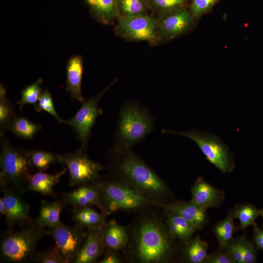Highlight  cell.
Here are the masks:
<instances>
[{
    "label": "cell",
    "instance_id": "603a6c76",
    "mask_svg": "<svg viewBox=\"0 0 263 263\" xmlns=\"http://www.w3.org/2000/svg\"><path fill=\"white\" fill-rule=\"evenodd\" d=\"M65 206L61 200L42 202L35 220L36 224L41 228L49 229L56 226L61 222L60 214Z\"/></svg>",
    "mask_w": 263,
    "mask_h": 263
},
{
    "label": "cell",
    "instance_id": "8992f818",
    "mask_svg": "<svg viewBox=\"0 0 263 263\" xmlns=\"http://www.w3.org/2000/svg\"><path fill=\"white\" fill-rule=\"evenodd\" d=\"M154 127L153 120L146 108L135 103L125 104L119 113L115 145L132 150L136 144L150 132Z\"/></svg>",
    "mask_w": 263,
    "mask_h": 263
},
{
    "label": "cell",
    "instance_id": "74e56055",
    "mask_svg": "<svg viewBox=\"0 0 263 263\" xmlns=\"http://www.w3.org/2000/svg\"><path fill=\"white\" fill-rule=\"evenodd\" d=\"M226 250L234 263H243V255L240 236L233 238Z\"/></svg>",
    "mask_w": 263,
    "mask_h": 263
},
{
    "label": "cell",
    "instance_id": "f546056e",
    "mask_svg": "<svg viewBox=\"0 0 263 263\" xmlns=\"http://www.w3.org/2000/svg\"><path fill=\"white\" fill-rule=\"evenodd\" d=\"M116 0L119 16L148 14L150 10L149 0Z\"/></svg>",
    "mask_w": 263,
    "mask_h": 263
},
{
    "label": "cell",
    "instance_id": "ab89813d",
    "mask_svg": "<svg viewBox=\"0 0 263 263\" xmlns=\"http://www.w3.org/2000/svg\"><path fill=\"white\" fill-rule=\"evenodd\" d=\"M123 258L119 250L109 249L106 250L103 258L99 260L98 263H123Z\"/></svg>",
    "mask_w": 263,
    "mask_h": 263
},
{
    "label": "cell",
    "instance_id": "277c9868",
    "mask_svg": "<svg viewBox=\"0 0 263 263\" xmlns=\"http://www.w3.org/2000/svg\"><path fill=\"white\" fill-rule=\"evenodd\" d=\"M20 229H8L0 240V262L11 263L35 262L38 252L37 245L48 230L39 227L35 221L19 226Z\"/></svg>",
    "mask_w": 263,
    "mask_h": 263
},
{
    "label": "cell",
    "instance_id": "484cf974",
    "mask_svg": "<svg viewBox=\"0 0 263 263\" xmlns=\"http://www.w3.org/2000/svg\"><path fill=\"white\" fill-rule=\"evenodd\" d=\"M234 219L233 209L229 210L227 216L214 225L213 232L220 248L226 249L227 244L233 238L234 231L237 229Z\"/></svg>",
    "mask_w": 263,
    "mask_h": 263
},
{
    "label": "cell",
    "instance_id": "8fae6325",
    "mask_svg": "<svg viewBox=\"0 0 263 263\" xmlns=\"http://www.w3.org/2000/svg\"><path fill=\"white\" fill-rule=\"evenodd\" d=\"M88 233L86 228L80 225L68 226L61 222L48 230V236L54 239L64 263H73L86 240Z\"/></svg>",
    "mask_w": 263,
    "mask_h": 263
},
{
    "label": "cell",
    "instance_id": "3957f363",
    "mask_svg": "<svg viewBox=\"0 0 263 263\" xmlns=\"http://www.w3.org/2000/svg\"><path fill=\"white\" fill-rule=\"evenodd\" d=\"M94 183L102 192L108 215L117 210L140 213L151 208L160 207L110 173L107 175H100Z\"/></svg>",
    "mask_w": 263,
    "mask_h": 263
},
{
    "label": "cell",
    "instance_id": "d6a6232c",
    "mask_svg": "<svg viewBox=\"0 0 263 263\" xmlns=\"http://www.w3.org/2000/svg\"><path fill=\"white\" fill-rule=\"evenodd\" d=\"M187 0H149L150 10L156 17L174 10L184 7Z\"/></svg>",
    "mask_w": 263,
    "mask_h": 263
},
{
    "label": "cell",
    "instance_id": "f1b7e54d",
    "mask_svg": "<svg viewBox=\"0 0 263 263\" xmlns=\"http://www.w3.org/2000/svg\"><path fill=\"white\" fill-rule=\"evenodd\" d=\"M235 218L239 220L240 225L237 229L244 231L250 225L256 224V219L258 217V209L250 203L238 204L233 208Z\"/></svg>",
    "mask_w": 263,
    "mask_h": 263
},
{
    "label": "cell",
    "instance_id": "4fadbf2b",
    "mask_svg": "<svg viewBox=\"0 0 263 263\" xmlns=\"http://www.w3.org/2000/svg\"><path fill=\"white\" fill-rule=\"evenodd\" d=\"M61 200L65 205H69L73 207L95 206L108 215L102 192L94 182L79 185L73 190L62 193Z\"/></svg>",
    "mask_w": 263,
    "mask_h": 263
},
{
    "label": "cell",
    "instance_id": "44dd1931",
    "mask_svg": "<svg viewBox=\"0 0 263 263\" xmlns=\"http://www.w3.org/2000/svg\"><path fill=\"white\" fill-rule=\"evenodd\" d=\"M102 234L106 251L109 249L123 250L128 243L127 227L119 225L114 220L105 223Z\"/></svg>",
    "mask_w": 263,
    "mask_h": 263
},
{
    "label": "cell",
    "instance_id": "5b68a950",
    "mask_svg": "<svg viewBox=\"0 0 263 263\" xmlns=\"http://www.w3.org/2000/svg\"><path fill=\"white\" fill-rule=\"evenodd\" d=\"M0 187L22 195L26 191L27 176L33 169L30 151L12 146L6 137L0 138Z\"/></svg>",
    "mask_w": 263,
    "mask_h": 263
},
{
    "label": "cell",
    "instance_id": "2e32d148",
    "mask_svg": "<svg viewBox=\"0 0 263 263\" xmlns=\"http://www.w3.org/2000/svg\"><path fill=\"white\" fill-rule=\"evenodd\" d=\"M161 207L165 212L181 215L198 230L202 229L207 222L206 209L191 201L171 202L162 205Z\"/></svg>",
    "mask_w": 263,
    "mask_h": 263
},
{
    "label": "cell",
    "instance_id": "30bf717a",
    "mask_svg": "<svg viewBox=\"0 0 263 263\" xmlns=\"http://www.w3.org/2000/svg\"><path fill=\"white\" fill-rule=\"evenodd\" d=\"M156 22L149 14L119 16L114 28L116 35L130 41H146L155 44Z\"/></svg>",
    "mask_w": 263,
    "mask_h": 263
},
{
    "label": "cell",
    "instance_id": "6da1fadb",
    "mask_svg": "<svg viewBox=\"0 0 263 263\" xmlns=\"http://www.w3.org/2000/svg\"><path fill=\"white\" fill-rule=\"evenodd\" d=\"M155 207L140 212L126 227L128 241L122 250L126 262L168 263L173 260L176 241Z\"/></svg>",
    "mask_w": 263,
    "mask_h": 263
},
{
    "label": "cell",
    "instance_id": "1f68e13d",
    "mask_svg": "<svg viewBox=\"0 0 263 263\" xmlns=\"http://www.w3.org/2000/svg\"><path fill=\"white\" fill-rule=\"evenodd\" d=\"M43 79L38 78L33 83L26 86L21 91L20 99L16 103L21 111L26 104L35 105L38 102L42 92L41 86Z\"/></svg>",
    "mask_w": 263,
    "mask_h": 263
},
{
    "label": "cell",
    "instance_id": "836d02e7",
    "mask_svg": "<svg viewBox=\"0 0 263 263\" xmlns=\"http://www.w3.org/2000/svg\"><path fill=\"white\" fill-rule=\"evenodd\" d=\"M34 107L37 112L44 111L53 116L58 122L64 123V119L58 115L55 109L52 97L47 89L42 91L38 101L34 105Z\"/></svg>",
    "mask_w": 263,
    "mask_h": 263
},
{
    "label": "cell",
    "instance_id": "d6986e66",
    "mask_svg": "<svg viewBox=\"0 0 263 263\" xmlns=\"http://www.w3.org/2000/svg\"><path fill=\"white\" fill-rule=\"evenodd\" d=\"M67 169L65 167L55 174H49L39 171L30 173L27 176L26 190L38 192L43 195L54 196V187L60 181L61 177L65 174Z\"/></svg>",
    "mask_w": 263,
    "mask_h": 263
},
{
    "label": "cell",
    "instance_id": "7402d4cb",
    "mask_svg": "<svg viewBox=\"0 0 263 263\" xmlns=\"http://www.w3.org/2000/svg\"><path fill=\"white\" fill-rule=\"evenodd\" d=\"M85 0L92 16L103 24H111L119 16L116 0Z\"/></svg>",
    "mask_w": 263,
    "mask_h": 263
},
{
    "label": "cell",
    "instance_id": "d4e9b609",
    "mask_svg": "<svg viewBox=\"0 0 263 263\" xmlns=\"http://www.w3.org/2000/svg\"><path fill=\"white\" fill-rule=\"evenodd\" d=\"M183 261L189 263H205L208 255V244L197 235L184 244Z\"/></svg>",
    "mask_w": 263,
    "mask_h": 263
},
{
    "label": "cell",
    "instance_id": "ba28073f",
    "mask_svg": "<svg viewBox=\"0 0 263 263\" xmlns=\"http://www.w3.org/2000/svg\"><path fill=\"white\" fill-rule=\"evenodd\" d=\"M58 163L68 169L70 187L94 182L99 177V171L106 169L90 159L81 147L72 152L58 154Z\"/></svg>",
    "mask_w": 263,
    "mask_h": 263
},
{
    "label": "cell",
    "instance_id": "9a60e30c",
    "mask_svg": "<svg viewBox=\"0 0 263 263\" xmlns=\"http://www.w3.org/2000/svg\"><path fill=\"white\" fill-rule=\"evenodd\" d=\"M193 203L207 210L218 207L225 200L224 192L199 177L191 188Z\"/></svg>",
    "mask_w": 263,
    "mask_h": 263
},
{
    "label": "cell",
    "instance_id": "52a82bcc",
    "mask_svg": "<svg viewBox=\"0 0 263 263\" xmlns=\"http://www.w3.org/2000/svg\"><path fill=\"white\" fill-rule=\"evenodd\" d=\"M162 132L180 134L192 140L206 159L224 173L231 172L235 167L234 154L218 135L195 129L188 132L163 130Z\"/></svg>",
    "mask_w": 263,
    "mask_h": 263
},
{
    "label": "cell",
    "instance_id": "83f0119b",
    "mask_svg": "<svg viewBox=\"0 0 263 263\" xmlns=\"http://www.w3.org/2000/svg\"><path fill=\"white\" fill-rule=\"evenodd\" d=\"M17 115L14 106L6 98V91L2 84L0 86V135L3 136L9 130L10 125Z\"/></svg>",
    "mask_w": 263,
    "mask_h": 263
},
{
    "label": "cell",
    "instance_id": "8d00e7d4",
    "mask_svg": "<svg viewBox=\"0 0 263 263\" xmlns=\"http://www.w3.org/2000/svg\"><path fill=\"white\" fill-rule=\"evenodd\" d=\"M218 0H192L189 12L194 18H198L208 11Z\"/></svg>",
    "mask_w": 263,
    "mask_h": 263
},
{
    "label": "cell",
    "instance_id": "9c48e42d",
    "mask_svg": "<svg viewBox=\"0 0 263 263\" xmlns=\"http://www.w3.org/2000/svg\"><path fill=\"white\" fill-rule=\"evenodd\" d=\"M116 82V80L107 86L96 96L91 97L81 102L78 111L70 119L64 123L69 126L80 143L81 148L85 150L88 147L91 131L97 117L102 111L98 104L105 93Z\"/></svg>",
    "mask_w": 263,
    "mask_h": 263
},
{
    "label": "cell",
    "instance_id": "7a4b0ae2",
    "mask_svg": "<svg viewBox=\"0 0 263 263\" xmlns=\"http://www.w3.org/2000/svg\"><path fill=\"white\" fill-rule=\"evenodd\" d=\"M107 169L160 207L169 203L166 184L132 150L115 145L108 155Z\"/></svg>",
    "mask_w": 263,
    "mask_h": 263
},
{
    "label": "cell",
    "instance_id": "e0dca14e",
    "mask_svg": "<svg viewBox=\"0 0 263 263\" xmlns=\"http://www.w3.org/2000/svg\"><path fill=\"white\" fill-rule=\"evenodd\" d=\"M102 228L103 226L88 230L86 240L73 263L98 262L99 259L106 251L103 239Z\"/></svg>",
    "mask_w": 263,
    "mask_h": 263
},
{
    "label": "cell",
    "instance_id": "d590c367",
    "mask_svg": "<svg viewBox=\"0 0 263 263\" xmlns=\"http://www.w3.org/2000/svg\"><path fill=\"white\" fill-rule=\"evenodd\" d=\"M243 255V263L256 262L257 252L253 243L245 235L240 236Z\"/></svg>",
    "mask_w": 263,
    "mask_h": 263
},
{
    "label": "cell",
    "instance_id": "ffe728a7",
    "mask_svg": "<svg viewBox=\"0 0 263 263\" xmlns=\"http://www.w3.org/2000/svg\"><path fill=\"white\" fill-rule=\"evenodd\" d=\"M164 213L168 231L176 241L184 244L198 230L196 227L181 215L172 212L164 211Z\"/></svg>",
    "mask_w": 263,
    "mask_h": 263
},
{
    "label": "cell",
    "instance_id": "ac0fdd59",
    "mask_svg": "<svg viewBox=\"0 0 263 263\" xmlns=\"http://www.w3.org/2000/svg\"><path fill=\"white\" fill-rule=\"evenodd\" d=\"M83 73V60L80 55L71 57L66 65V91L74 100L83 102L81 82Z\"/></svg>",
    "mask_w": 263,
    "mask_h": 263
},
{
    "label": "cell",
    "instance_id": "f35d334b",
    "mask_svg": "<svg viewBox=\"0 0 263 263\" xmlns=\"http://www.w3.org/2000/svg\"><path fill=\"white\" fill-rule=\"evenodd\" d=\"M205 263H234L227 251L219 247L213 253L207 255Z\"/></svg>",
    "mask_w": 263,
    "mask_h": 263
},
{
    "label": "cell",
    "instance_id": "7c38bea8",
    "mask_svg": "<svg viewBox=\"0 0 263 263\" xmlns=\"http://www.w3.org/2000/svg\"><path fill=\"white\" fill-rule=\"evenodd\" d=\"M156 22L155 44L172 39L188 32L194 18L185 7L155 17Z\"/></svg>",
    "mask_w": 263,
    "mask_h": 263
},
{
    "label": "cell",
    "instance_id": "4316f807",
    "mask_svg": "<svg viewBox=\"0 0 263 263\" xmlns=\"http://www.w3.org/2000/svg\"><path fill=\"white\" fill-rule=\"evenodd\" d=\"M41 128L40 123L33 122L26 117L19 115L13 119L9 131L18 137L29 140L33 138Z\"/></svg>",
    "mask_w": 263,
    "mask_h": 263
},
{
    "label": "cell",
    "instance_id": "4dcf8cb0",
    "mask_svg": "<svg viewBox=\"0 0 263 263\" xmlns=\"http://www.w3.org/2000/svg\"><path fill=\"white\" fill-rule=\"evenodd\" d=\"M31 165L38 171L47 170L50 165L58 163V154L40 150L30 151Z\"/></svg>",
    "mask_w": 263,
    "mask_h": 263
},
{
    "label": "cell",
    "instance_id": "60d3db41",
    "mask_svg": "<svg viewBox=\"0 0 263 263\" xmlns=\"http://www.w3.org/2000/svg\"><path fill=\"white\" fill-rule=\"evenodd\" d=\"M253 242L257 250H263V229L256 224L253 226Z\"/></svg>",
    "mask_w": 263,
    "mask_h": 263
},
{
    "label": "cell",
    "instance_id": "cb8c5ba5",
    "mask_svg": "<svg viewBox=\"0 0 263 263\" xmlns=\"http://www.w3.org/2000/svg\"><path fill=\"white\" fill-rule=\"evenodd\" d=\"M72 219L75 224L86 229H96L103 226L107 215L98 212L91 207H73Z\"/></svg>",
    "mask_w": 263,
    "mask_h": 263
},
{
    "label": "cell",
    "instance_id": "5bb4252c",
    "mask_svg": "<svg viewBox=\"0 0 263 263\" xmlns=\"http://www.w3.org/2000/svg\"><path fill=\"white\" fill-rule=\"evenodd\" d=\"M2 199L5 207V224L8 229L21 226L32 221L30 215V207L15 191L5 189Z\"/></svg>",
    "mask_w": 263,
    "mask_h": 263
},
{
    "label": "cell",
    "instance_id": "e575fe53",
    "mask_svg": "<svg viewBox=\"0 0 263 263\" xmlns=\"http://www.w3.org/2000/svg\"><path fill=\"white\" fill-rule=\"evenodd\" d=\"M35 262L38 263H64L60 252L56 245L38 252Z\"/></svg>",
    "mask_w": 263,
    "mask_h": 263
},
{
    "label": "cell",
    "instance_id": "7bdbcfd3",
    "mask_svg": "<svg viewBox=\"0 0 263 263\" xmlns=\"http://www.w3.org/2000/svg\"><path fill=\"white\" fill-rule=\"evenodd\" d=\"M259 215L261 216L263 219V208L258 209Z\"/></svg>",
    "mask_w": 263,
    "mask_h": 263
},
{
    "label": "cell",
    "instance_id": "b9f144b4",
    "mask_svg": "<svg viewBox=\"0 0 263 263\" xmlns=\"http://www.w3.org/2000/svg\"><path fill=\"white\" fill-rule=\"evenodd\" d=\"M5 214V207L2 199V197L0 198V216Z\"/></svg>",
    "mask_w": 263,
    "mask_h": 263
}]
</instances>
